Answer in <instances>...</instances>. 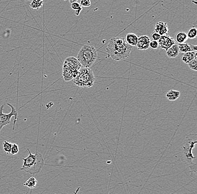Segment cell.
<instances>
[{
  "instance_id": "obj_1",
  "label": "cell",
  "mask_w": 197,
  "mask_h": 194,
  "mask_svg": "<svg viewBox=\"0 0 197 194\" xmlns=\"http://www.w3.org/2000/svg\"><path fill=\"white\" fill-rule=\"evenodd\" d=\"M106 51L113 60L120 61L128 57L132 51V47L127 43L125 38L114 37L109 42Z\"/></svg>"
},
{
  "instance_id": "obj_2",
  "label": "cell",
  "mask_w": 197,
  "mask_h": 194,
  "mask_svg": "<svg viewBox=\"0 0 197 194\" xmlns=\"http://www.w3.org/2000/svg\"><path fill=\"white\" fill-rule=\"evenodd\" d=\"M197 143V135L196 133H190L185 136L182 145V159L190 169L196 172L197 164L193 163V160L196 157L193 155L192 150Z\"/></svg>"
},
{
  "instance_id": "obj_3",
  "label": "cell",
  "mask_w": 197,
  "mask_h": 194,
  "mask_svg": "<svg viewBox=\"0 0 197 194\" xmlns=\"http://www.w3.org/2000/svg\"><path fill=\"white\" fill-rule=\"evenodd\" d=\"M27 150L28 156L23 159V164L21 170L31 174H38L45 164L43 157L39 153L36 152L35 154H32L30 150Z\"/></svg>"
},
{
  "instance_id": "obj_4",
  "label": "cell",
  "mask_w": 197,
  "mask_h": 194,
  "mask_svg": "<svg viewBox=\"0 0 197 194\" xmlns=\"http://www.w3.org/2000/svg\"><path fill=\"white\" fill-rule=\"evenodd\" d=\"M97 58V49L93 46L84 45L77 55V59L83 67H91Z\"/></svg>"
},
{
  "instance_id": "obj_5",
  "label": "cell",
  "mask_w": 197,
  "mask_h": 194,
  "mask_svg": "<svg viewBox=\"0 0 197 194\" xmlns=\"http://www.w3.org/2000/svg\"><path fill=\"white\" fill-rule=\"evenodd\" d=\"M81 67V65L76 58L69 57L67 58L63 66L62 75L65 81H69L73 80Z\"/></svg>"
},
{
  "instance_id": "obj_6",
  "label": "cell",
  "mask_w": 197,
  "mask_h": 194,
  "mask_svg": "<svg viewBox=\"0 0 197 194\" xmlns=\"http://www.w3.org/2000/svg\"><path fill=\"white\" fill-rule=\"evenodd\" d=\"M73 81L75 85L80 87L90 88L94 85L95 77L93 71L90 68L81 67Z\"/></svg>"
},
{
  "instance_id": "obj_7",
  "label": "cell",
  "mask_w": 197,
  "mask_h": 194,
  "mask_svg": "<svg viewBox=\"0 0 197 194\" xmlns=\"http://www.w3.org/2000/svg\"><path fill=\"white\" fill-rule=\"evenodd\" d=\"M8 105H9L11 108V111L10 113L8 114H5L2 112V111L4 109V105H1L0 108V131L2 129V128L7 125L10 124L11 122V118L12 116L15 117V120L14 121V127L13 129H15V123H16V120L17 119V109L13 106V105H10V103H8Z\"/></svg>"
},
{
  "instance_id": "obj_8",
  "label": "cell",
  "mask_w": 197,
  "mask_h": 194,
  "mask_svg": "<svg viewBox=\"0 0 197 194\" xmlns=\"http://www.w3.org/2000/svg\"><path fill=\"white\" fill-rule=\"evenodd\" d=\"M157 42L159 43V45L161 47V48L165 49V51L168 49L173 45L175 44V42L173 37L169 36L168 34L161 36V37L159 41H157Z\"/></svg>"
},
{
  "instance_id": "obj_9",
  "label": "cell",
  "mask_w": 197,
  "mask_h": 194,
  "mask_svg": "<svg viewBox=\"0 0 197 194\" xmlns=\"http://www.w3.org/2000/svg\"><path fill=\"white\" fill-rule=\"evenodd\" d=\"M151 42L150 38L148 36L143 35L138 37L136 45L138 50H146L149 48V45Z\"/></svg>"
},
{
  "instance_id": "obj_10",
  "label": "cell",
  "mask_w": 197,
  "mask_h": 194,
  "mask_svg": "<svg viewBox=\"0 0 197 194\" xmlns=\"http://www.w3.org/2000/svg\"><path fill=\"white\" fill-rule=\"evenodd\" d=\"M155 32L159 34L160 36L167 34L169 32V27L168 24L164 21H159L155 26Z\"/></svg>"
},
{
  "instance_id": "obj_11",
  "label": "cell",
  "mask_w": 197,
  "mask_h": 194,
  "mask_svg": "<svg viewBox=\"0 0 197 194\" xmlns=\"http://www.w3.org/2000/svg\"><path fill=\"white\" fill-rule=\"evenodd\" d=\"M125 39V41L127 44L133 47V46H136L138 39V36L134 33H129L126 35Z\"/></svg>"
},
{
  "instance_id": "obj_12",
  "label": "cell",
  "mask_w": 197,
  "mask_h": 194,
  "mask_svg": "<svg viewBox=\"0 0 197 194\" xmlns=\"http://www.w3.org/2000/svg\"><path fill=\"white\" fill-rule=\"evenodd\" d=\"M166 53L169 58H175L178 56L179 53V50L178 48V45L177 44L173 45L168 49L166 51Z\"/></svg>"
},
{
  "instance_id": "obj_13",
  "label": "cell",
  "mask_w": 197,
  "mask_h": 194,
  "mask_svg": "<svg viewBox=\"0 0 197 194\" xmlns=\"http://www.w3.org/2000/svg\"><path fill=\"white\" fill-rule=\"evenodd\" d=\"M197 56V52H188L184 53L183 56L181 57V60L185 64H188L190 61L194 58L195 57Z\"/></svg>"
},
{
  "instance_id": "obj_14",
  "label": "cell",
  "mask_w": 197,
  "mask_h": 194,
  "mask_svg": "<svg viewBox=\"0 0 197 194\" xmlns=\"http://www.w3.org/2000/svg\"><path fill=\"white\" fill-rule=\"evenodd\" d=\"M180 92L175 90H170L166 94V97L170 101H176L179 97H180Z\"/></svg>"
},
{
  "instance_id": "obj_15",
  "label": "cell",
  "mask_w": 197,
  "mask_h": 194,
  "mask_svg": "<svg viewBox=\"0 0 197 194\" xmlns=\"http://www.w3.org/2000/svg\"><path fill=\"white\" fill-rule=\"evenodd\" d=\"M43 0H32L29 6L32 10H39L43 6Z\"/></svg>"
},
{
  "instance_id": "obj_16",
  "label": "cell",
  "mask_w": 197,
  "mask_h": 194,
  "mask_svg": "<svg viewBox=\"0 0 197 194\" xmlns=\"http://www.w3.org/2000/svg\"><path fill=\"white\" fill-rule=\"evenodd\" d=\"M188 39V38L187 37L186 33L184 32L178 33L175 36V40L179 44L184 43V42Z\"/></svg>"
},
{
  "instance_id": "obj_17",
  "label": "cell",
  "mask_w": 197,
  "mask_h": 194,
  "mask_svg": "<svg viewBox=\"0 0 197 194\" xmlns=\"http://www.w3.org/2000/svg\"><path fill=\"white\" fill-rule=\"evenodd\" d=\"M37 184V181L36 179L33 177L29 178L28 180L25 182L24 183V186H26L30 189H33L35 188Z\"/></svg>"
},
{
  "instance_id": "obj_18",
  "label": "cell",
  "mask_w": 197,
  "mask_h": 194,
  "mask_svg": "<svg viewBox=\"0 0 197 194\" xmlns=\"http://www.w3.org/2000/svg\"><path fill=\"white\" fill-rule=\"evenodd\" d=\"M178 48L179 50V52L184 53L192 51L190 48V45L188 43H181L178 45Z\"/></svg>"
},
{
  "instance_id": "obj_19",
  "label": "cell",
  "mask_w": 197,
  "mask_h": 194,
  "mask_svg": "<svg viewBox=\"0 0 197 194\" xmlns=\"http://www.w3.org/2000/svg\"><path fill=\"white\" fill-rule=\"evenodd\" d=\"M71 8L75 11L76 16H79V15L80 14L81 11L82 10V8L81 6L80 3H78L77 2H75L71 3Z\"/></svg>"
},
{
  "instance_id": "obj_20",
  "label": "cell",
  "mask_w": 197,
  "mask_h": 194,
  "mask_svg": "<svg viewBox=\"0 0 197 194\" xmlns=\"http://www.w3.org/2000/svg\"><path fill=\"white\" fill-rule=\"evenodd\" d=\"M188 38L190 39H194L197 36V29L195 27H193L190 29L188 33L186 34Z\"/></svg>"
},
{
  "instance_id": "obj_21",
  "label": "cell",
  "mask_w": 197,
  "mask_h": 194,
  "mask_svg": "<svg viewBox=\"0 0 197 194\" xmlns=\"http://www.w3.org/2000/svg\"><path fill=\"white\" fill-rule=\"evenodd\" d=\"M11 146H12V143L9 142L8 141H4L3 142L2 144V149L4 150L5 152L6 153L10 154L11 152Z\"/></svg>"
},
{
  "instance_id": "obj_22",
  "label": "cell",
  "mask_w": 197,
  "mask_h": 194,
  "mask_svg": "<svg viewBox=\"0 0 197 194\" xmlns=\"http://www.w3.org/2000/svg\"><path fill=\"white\" fill-rule=\"evenodd\" d=\"M188 66L190 69L194 71L197 70V56L194 57V58L188 64Z\"/></svg>"
},
{
  "instance_id": "obj_23",
  "label": "cell",
  "mask_w": 197,
  "mask_h": 194,
  "mask_svg": "<svg viewBox=\"0 0 197 194\" xmlns=\"http://www.w3.org/2000/svg\"><path fill=\"white\" fill-rule=\"evenodd\" d=\"M19 146L16 144H12V146H11V152L10 154L12 155H15L16 154L19 153Z\"/></svg>"
},
{
  "instance_id": "obj_24",
  "label": "cell",
  "mask_w": 197,
  "mask_h": 194,
  "mask_svg": "<svg viewBox=\"0 0 197 194\" xmlns=\"http://www.w3.org/2000/svg\"><path fill=\"white\" fill-rule=\"evenodd\" d=\"M81 6L84 8H89L91 6V1L90 0H81Z\"/></svg>"
},
{
  "instance_id": "obj_25",
  "label": "cell",
  "mask_w": 197,
  "mask_h": 194,
  "mask_svg": "<svg viewBox=\"0 0 197 194\" xmlns=\"http://www.w3.org/2000/svg\"><path fill=\"white\" fill-rule=\"evenodd\" d=\"M159 46V43H158L157 41H151L149 43V47H150L152 49L158 48Z\"/></svg>"
},
{
  "instance_id": "obj_26",
  "label": "cell",
  "mask_w": 197,
  "mask_h": 194,
  "mask_svg": "<svg viewBox=\"0 0 197 194\" xmlns=\"http://www.w3.org/2000/svg\"><path fill=\"white\" fill-rule=\"evenodd\" d=\"M160 37H161V36L157 33L154 32L151 34V38L152 39L153 41H158Z\"/></svg>"
},
{
  "instance_id": "obj_27",
  "label": "cell",
  "mask_w": 197,
  "mask_h": 194,
  "mask_svg": "<svg viewBox=\"0 0 197 194\" xmlns=\"http://www.w3.org/2000/svg\"><path fill=\"white\" fill-rule=\"evenodd\" d=\"M189 45H190V48L192 49V51H194V52H197V45H191V44H189Z\"/></svg>"
},
{
  "instance_id": "obj_28",
  "label": "cell",
  "mask_w": 197,
  "mask_h": 194,
  "mask_svg": "<svg viewBox=\"0 0 197 194\" xmlns=\"http://www.w3.org/2000/svg\"><path fill=\"white\" fill-rule=\"evenodd\" d=\"M78 0H69V3H73V2H77Z\"/></svg>"
},
{
  "instance_id": "obj_29",
  "label": "cell",
  "mask_w": 197,
  "mask_h": 194,
  "mask_svg": "<svg viewBox=\"0 0 197 194\" xmlns=\"http://www.w3.org/2000/svg\"><path fill=\"white\" fill-rule=\"evenodd\" d=\"M27 1H32V0H27Z\"/></svg>"
},
{
  "instance_id": "obj_30",
  "label": "cell",
  "mask_w": 197,
  "mask_h": 194,
  "mask_svg": "<svg viewBox=\"0 0 197 194\" xmlns=\"http://www.w3.org/2000/svg\"><path fill=\"white\" fill-rule=\"evenodd\" d=\"M63 1H67V0H63Z\"/></svg>"
}]
</instances>
